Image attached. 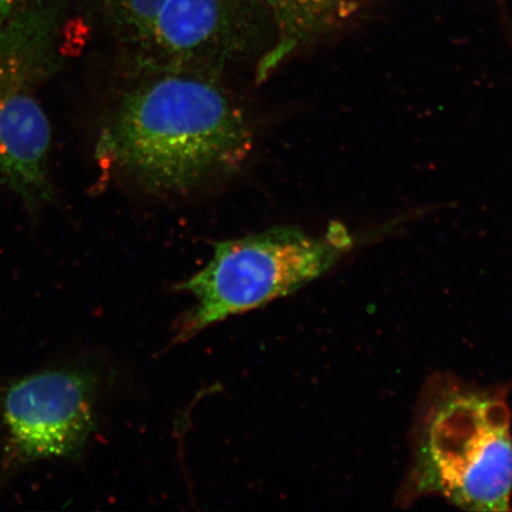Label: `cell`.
Listing matches in <instances>:
<instances>
[{"label": "cell", "instance_id": "cell-1", "mask_svg": "<svg viewBox=\"0 0 512 512\" xmlns=\"http://www.w3.org/2000/svg\"><path fill=\"white\" fill-rule=\"evenodd\" d=\"M247 115L220 76L139 74L96 140L105 171L157 195H183L238 172L253 150Z\"/></svg>", "mask_w": 512, "mask_h": 512}, {"label": "cell", "instance_id": "cell-2", "mask_svg": "<svg viewBox=\"0 0 512 512\" xmlns=\"http://www.w3.org/2000/svg\"><path fill=\"white\" fill-rule=\"evenodd\" d=\"M136 75L194 72L266 59L275 29L261 0H98Z\"/></svg>", "mask_w": 512, "mask_h": 512}, {"label": "cell", "instance_id": "cell-3", "mask_svg": "<svg viewBox=\"0 0 512 512\" xmlns=\"http://www.w3.org/2000/svg\"><path fill=\"white\" fill-rule=\"evenodd\" d=\"M469 511H510L511 413L502 393L447 388L420 426L412 482Z\"/></svg>", "mask_w": 512, "mask_h": 512}, {"label": "cell", "instance_id": "cell-4", "mask_svg": "<svg viewBox=\"0 0 512 512\" xmlns=\"http://www.w3.org/2000/svg\"><path fill=\"white\" fill-rule=\"evenodd\" d=\"M354 241L342 223L332 222L323 235L280 226L217 242L208 265L177 286L196 304L183 317L176 341L298 291L328 272Z\"/></svg>", "mask_w": 512, "mask_h": 512}, {"label": "cell", "instance_id": "cell-5", "mask_svg": "<svg viewBox=\"0 0 512 512\" xmlns=\"http://www.w3.org/2000/svg\"><path fill=\"white\" fill-rule=\"evenodd\" d=\"M61 19L57 3L22 4L0 27V191L30 213L54 198L51 127L38 94L61 67Z\"/></svg>", "mask_w": 512, "mask_h": 512}, {"label": "cell", "instance_id": "cell-6", "mask_svg": "<svg viewBox=\"0 0 512 512\" xmlns=\"http://www.w3.org/2000/svg\"><path fill=\"white\" fill-rule=\"evenodd\" d=\"M98 377L53 367L0 387V476L51 459H76L98 426Z\"/></svg>", "mask_w": 512, "mask_h": 512}, {"label": "cell", "instance_id": "cell-7", "mask_svg": "<svg viewBox=\"0 0 512 512\" xmlns=\"http://www.w3.org/2000/svg\"><path fill=\"white\" fill-rule=\"evenodd\" d=\"M366 0H261L272 19L275 46L256 67V79L266 81L281 63L342 29Z\"/></svg>", "mask_w": 512, "mask_h": 512}, {"label": "cell", "instance_id": "cell-8", "mask_svg": "<svg viewBox=\"0 0 512 512\" xmlns=\"http://www.w3.org/2000/svg\"><path fill=\"white\" fill-rule=\"evenodd\" d=\"M22 0H0V27L15 14Z\"/></svg>", "mask_w": 512, "mask_h": 512}]
</instances>
